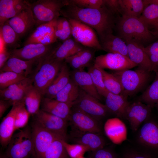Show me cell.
Instances as JSON below:
<instances>
[{"instance_id":"cell-1","label":"cell","mask_w":158,"mask_h":158,"mask_svg":"<svg viewBox=\"0 0 158 158\" xmlns=\"http://www.w3.org/2000/svg\"><path fill=\"white\" fill-rule=\"evenodd\" d=\"M60 15L66 18L79 21L93 28L99 41L115 30L117 17L106 7L97 9L81 8L68 4L60 12Z\"/></svg>"},{"instance_id":"cell-2","label":"cell","mask_w":158,"mask_h":158,"mask_svg":"<svg viewBox=\"0 0 158 158\" xmlns=\"http://www.w3.org/2000/svg\"><path fill=\"white\" fill-rule=\"evenodd\" d=\"M119 37L124 41H137L144 46L158 37L149 30L142 21L137 17L122 16L117 17L115 29Z\"/></svg>"},{"instance_id":"cell-3","label":"cell","mask_w":158,"mask_h":158,"mask_svg":"<svg viewBox=\"0 0 158 158\" xmlns=\"http://www.w3.org/2000/svg\"><path fill=\"white\" fill-rule=\"evenodd\" d=\"M4 158H29L34 156L31 129L26 126L14 134L8 145Z\"/></svg>"},{"instance_id":"cell-4","label":"cell","mask_w":158,"mask_h":158,"mask_svg":"<svg viewBox=\"0 0 158 158\" xmlns=\"http://www.w3.org/2000/svg\"><path fill=\"white\" fill-rule=\"evenodd\" d=\"M150 72L138 67L135 70L126 69L112 73L120 81L123 95L128 97L135 94L146 86L150 80Z\"/></svg>"},{"instance_id":"cell-5","label":"cell","mask_w":158,"mask_h":158,"mask_svg":"<svg viewBox=\"0 0 158 158\" xmlns=\"http://www.w3.org/2000/svg\"><path fill=\"white\" fill-rule=\"evenodd\" d=\"M67 0H39L30 3L36 27L57 19L62 8L67 5Z\"/></svg>"},{"instance_id":"cell-6","label":"cell","mask_w":158,"mask_h":158,"mask_svg":"<svg viewBox=\"0 0 158 158\" xmlns=\"http://www.w3.org/2000/svg\"><path fill=\"white\" fill-rule=\"evenodd\" d=\"M50 56L39 62L32 76L33 85L43 97L46 89L57 75L63 62L52 59Z\"/></svg>"},{"instance_id":"cell-7","label":"cell","mask_w":158,"mask_h":158,"mask_svg":"<svg viewBox=\"0 0 158 158\" xmlns=\"http://www.w3.org/2000/svg\"><path fill=\"white\" fill-rule=\"evenodd\" d=\"M61 44L57 42L49 45L30 43L21 48L9 50L10 57H15L25 61L40 62L51 55Z\"/></svg>"},{"instance_id":"cell-8","label":"cell","mask_w":158,"mask_h":158,"mask_svg":"<svg viewBox=\"0 0 158 158\" xmlns=\"http://www.w3.org/2000/svg\"><path fill=\"white\" fill-rule=\"evenodd\" d=\"M67 19L71 25L72 36L75 40L85 47L102 50L98 35L93 28L77 20Z\"/></svg>"},{"instance_id":"cell-9","label":"cell","mask_w":158,"mask_h":158,"mask_svg":"<svg viewBox=\"0 0 158 158\" xmlns=\"http://www.w3.org/2000/svg\"><path fill=\"white\" fill-rule=\"evenodd\" d=\"M68 121L72 131L99 134L102 132L99 122L73 106L71 108Z\"/></svg>"},{"instance_id":"cell-10","label":"cell","mask_w":158,"mask_h":158,"mask_svg":"<svg viewBox=\"0 0 158 158\" xmlns=\"http://www.w3.org/2000/svg\"><path fill=\"white\" fill-rule=\"evenodd\" d=\"M31 132L34 148V158H42L52 142L58 139L66 140L62 137L49 131L34 122Z\"/></svg>"},{"instance_id":"cell-11","label":"cell","mask_w":158,"mask_h":158,"mask_svg":"<svg viewBox=\"0 0 158 158\" xmlns=\"http://www.w3.org/2000/svg\"><path fill=\"white\" fill-rule=\"evenodd\" d=\"M73 106L99 122L106 116L109 112L105 105L100 103L98 100L80 88L79 96Z\"/></svg>"},{"instance_id":"cell-12","label":"cell","mask_w":158,"mask_h":158,"mask_svg":"<svg viewBox=\"0 0 158 158\" xmlns=\"http://www.w3.org/2000/svg\"><path fill=\"white\" fill-rule=\"evenodd\" d=\"M34 116L35 122L67 140V121L40 109Z\"/></svg>"},{"instance_id":"cell-13","label":"cell","mask_w":158,"mask_h":158,"mask_svg":"<svg viewBox=\"0 0 158 158\" xmlns=\"http://www.w3.org/2000/svg\"><path fill=\"white\" fill-rule=\"evenodd\" d=\"M94 64L101 69L116 71L130 69L137 65L129 58L118 53H108L96 57Z\"/></svg>"},{"instance_id":"cell-14","label":"cell","mask_w":158,"mask_h":158,"mask_svg":"<svg viewBox=\"0 0 158 158\" xmlns=\"http://www.w3.org/2000/svg\"><path fill=\"white\" fill-rule=\"evenodd\" d=\"M128 49V57L138 67L148 72L158 71L150 61L143 45L134 40L125 41Z\"/></svg>"},{"instance_id":"cell-15","label":"cell","mask_w":158,"mask_h":158,"mask_svg":"<svg viewBox=\"0 0 158 158\" xmlns=\"http://www.w3.org/2000/svg\"><path fill=\"white\" fill-rule=\"evenodd\" d=\"M57 19L36 27L25 40L24 45L32 43L49 45L57 42L54 33Z\"/></svg>"},{"instance_id":"cell-16","label":"cell","mask_w":158,"mask_h":158,"mask_svg":"<svg viewBox=\"0 0 158 158\" xmlns=\"http://www.w3.org/2000/svg\"><path fill=\"white\" fill-rule=\"evenodd\" d=\"M151 107L141 101L130 104L126 112L125 119L129 121L132 129L136 131L150 116Z\"/></svg>"},{"instance_id":"cell-17","label":"cell","mask_w":158,"mask_h":158,"mask_svg":"<svg viewBox=\"0 0 158 158\" xmlns=\"http://www.w3.org/2000/svg\"><path fill=\"white\" fill-rule=\"evenodd\" d=\"M32 85V77L26 78L6 89L0 90V99L9 101L13 105L24 102L26 90Z\"/></svg>"},{"instance_id":"cell-18","label":"cell","mask_w":158,"mask_h":158,"mask_svg":"<svg viewBox=\"0 0 158 158\" xmlns=\"http://www.w3.org/2000/svg\"><path fill=\"white\" fill-rule=\"evenodd\" d=\"M6 23L11 27L19 38L24 35L35 25L30 5Z\"/></svg>"},{"instance_id":"cell-19","label":"cell","mask_w":158,"mask_h":158,"mask_svg":"<svg viewBox=\"0 0 158 158\" xmlns=\"http://www.w3.org/2000/svg\"><path fill=\"white\" fill-rule=\"evenodd\" d=\"M70 140L75 143L82 145L92 152L103 148L105 144L100 134L92 132L81 133L71 131Z\"/></svg>"},{"instance_id":"cell-20","label":"cell","mask_w":158,"mask_h":158,"mask_svg":"<svg viewBox=\"0 0 158 158\" xmlns=\"http://www.w3.org/2000/svg\"><path fill=\"white\" fill-rule=\"evenodd\" d=\"M104 129L106 136L115 144H120L126 139V126L119 118L107 119L104 123Z\"/></svg>"},{"instance_id":"cell-21","label":"cell","mask_w":158,"mask_h":158,"mask_svg":"<svg viewBox=\"0 0 158 158\" xmlns=\"http://www.w3.org/2000/svg\"><path fill=\"white\" fill-rule=\"evenodd\" d=\"M40 62L35 61H25L13 57H10L0 69V72L10 71L21 75L25 77L35 72L33 69L35 65Z\"/></svg>"},{"instance_id":"cell-22","label":"cell","mask_w":158,"mask_h":158,"mask_svg":"<svg viewBox=\"0 0 158 158\" xmlns=\"http://www.w3.org/2000/svg\"><path fill=\"white\" fill-rule=\"evenodd\" d=\"M30 4L22 0H0V26L29 6Z\"/></svg>"},{"instance_id":"cell-23","label":"cell","mask_w":158,"mask_h":158,"mask_svg":"<svg viewBox=\"0 0 158 158\" xmlns=\"http://www.w3.org/2000/svg\"><path fill=\"white\" fill-rule=\"evenodd\" d=\"M73 106L54 99L43 97L40 109L68 121Z\"/></svg>"},{"instance_id":"cell-24","label":"cell","mask_w":158,"mask_h":158,"mask_svg":"<svg viewBox=\"0 0 158 158\" xmlns=\"http://www.w3.org/2000/svg\"><path fill=\"white\" fill-rule=\"evenodd\" d=\"M21 103L14 104L12 106L11 110L0 124V142L4 148L7 147L15 131V117L18 106Z\"/></svg>"},{"instance_id":"cell-25","label":"cell","mask_w":158,"mask_h":158,"mask_svg":"<svg viewBox=\"0 0 158 158\" xmlns=\"http://www.w3.org/2000/svg\"><path fill=\"white\" fill-rule=\"evenodd\" d=\"M128 97L123 94H116L109 92L105 97V105L109 112L118 118L125 119L126 110L130 104Z\"/></svg>"},{"instance_id":"cell-26","label":"cell","mask_w":158,"mask_h":158,"mask_svg":"<svg viewBox=\"0 0 158 158\" xmlns=\"http://www.w3.org/2000/svg\"><path fill=\"white\" fill-rule=\"evenodd\" d=\"M71 76V79L80 88L99 100H101L102 96L98 93L87 72L83 68L75 69Z\"/></svg>"},{"instance_id":"cell-27","label":"cell","mask_w":158,"mask_h":158,"mask_svg":"<svg viewBox=\"0 0 158 158\" xmlns=\"http://www.w3.org/2000/svg\"><path fill=\"white\" fill-rule=\"evenodd\" d=\"M85 47L71 37L62 42L50 57L54 60L63 61L67 58L73 55Z\"/></svg>"},{"instance_id":"cell-28","label":"cell","mask_w":158,"mask_h":158,"mask_svg":"<svg viewBox=\"0 0 158 158\" xmlns=\"http://www.w3.org/2000/svg\"><path fill=\"white\" fill-rule=\"evenodd\" d=\"M138 140L144 146L158 149V125L152 121L145 123L139 131Z\"/></svg>"},{"instance_id":"cell-29","label":"cell","mask_w":158,"mask_h":158,"mask_svg":"<svg viewBox=\"0 0 158 158\" xmlns=\"http://www.w3.org/2000/svg\"><path fill=\"white\" fill-rule=\"evenodd\" d=\"M71 78L68 67L63 62L57 75L46 90L43 97L54 99L68 83Z\"/></svg>"},{"instance_id":"cell-30","label":"cell","mask_w":158,"mask_h":158,"mask_svg":"<svg viewBox=\"0 0 158 158\" xmlns=\"http://www.w3.org/2000/svg\"><path fill=\"white\" fill-rule=\"evenodd\" d=\"M100 42L103 50L108 53L119 54L129 58L126 42L117 36L109 34Z\"/></svg>"},{"instance_id":"cell-31","label":"cell","mask_w":158,"mask_h":158,"mask_svg":"<svg viewBox=\"0 0 158 158\" xmlns=\"http://www.w3.org/2000/svg\"><path fill=\"white\" fill-rule=\"evenodd\" d=\"M96 50L85 47L73 55L67 58L65 62L75 69H83L89 66L94 56Z\"/></svg>"},{"instance_id":"cell-32","label":"cell","mask_w":158,"mask_h":158,"mask_svg":"<svg viewBox=\"0 0 158 158\" xmlns=\"http://www.w3.org/2000/svg\"><path fill=\"white\" fill-rule=\"evenodd\" d=\"M122 16L139 18L145 7L149 5L148 0H118Z\"/></svg>"},{"instance_id":"cell-33","label":"cell","mask_w":158,"mask_h":158,"mask_svg":"<svg viewBox=\"0 0 158 158\" xmlns=\"http://www.w3.org/2000/svg\"><path fill=\"white\" fill-rule=\"evenodd\" d=\"M139 18L158 37V5L150 4L146 6Z\"/></svg>"},{"instance_id":"cell-34","label":"cell","mask_w":158,"mask_h":158,"mask_svg":"<svg viewBox=\"0 0 158 158\" xmlns=\"http://www.w3.org/2000/svg\"><path fill=\"white\" fill-rule=\"evenodd\" d=\"M43 97L42 94L33 85L28 87L25 95L24 102L30 115H34L40 110Z\"/></svg>"},{"instance_id":"cell-35","label":"cell","mask_w":158,"mask_h":158,"mask_svg":"<svg viewBox=\"0 0 158 158\" xmlns=\"http://www.w3.org/2000/svg\"><path fill=\"white\" fill-rule=\"evenodd\" d=\"M80 88L71 78L66 85L54 98L59 101L73 105L79 94Z\"/></svg>"},{"instance_id":"cell-36","label":"cell","mask_w":158,"mask_h":158,"mask_svg":"<svg viewBox=\"0 0 158 158\" xmlns=\"http://www.w3.org/2000/svg\"><path fill=\"white\" fill-rule=\"evenodd\" d=\"M155 79L140 97V101L151 108L158 105V71Z\"/></svg>"},{"instance_id":"cell-37","label":"cell","mask_w":158,"mask_h":158,"mask_svg":"<svg viewBox=\"0 0 158 158\" xmlns=\"http://www.w3.org/2000/svg\"><path fill=\"white\" fill-rule=\"evenodd\" d=\"M87 72L90 75L93 84L99 95L105 97L109 92L105 86L102 74L100 68L94 64L91 65L88 67Z\"/></svg>"},{"instance_id":"cell-38","label":"cell","mask_w":158,"mask_h":158,"mask_svg":"<svg viewBox=\"0 0 158 158\" xmlns=\"http://www.w3.org/2000/svg\"><path fill=\"white\" fill-rule=\"evenodd\" d=\"M54 33L57 39L62 42L71 38L72 36L71 27L66 18L59 17L57 18Z\"/></svg>"},{"instance_id":"cell-39","label":"cell","mask_w":158,"mask_h":158,"mask_svg":"<svg viewBox=\"0 0 158 158\" xmlns=\"http://www.w3.org/2000/svg\"><path fill=\"white\" fill-rule=\"evenodd\" d=\"M100 69L105 86L108 92L114 94L123 95V89L118 78L112 73H109L103 69Z\"/></svg>"},{"instance_id":"cell-40","label":"cell","mask_w":158,"mask_h":158,"mask_svg":"<svg viewBox=\"0 0 158 158\" xmlns=\"http://www.w3.org/2000/svg\"><path fill=\"white\" fill-rule=\"evenodd\" d=\"M63 140H64L59 138L54 140L42 158H69L63 145Z\"/></svg>"},{"instance_id":"cell-41","label":"cell","mask_w":158,"mask_h":158,"mask_svg":"<svg viewBox=\"0 0 158 158\" xmlns=\"http://www.w3.org/2000/svg\"><path fill=\"white\" fill-rule=\"evenodd\" d=\"M19 38L14 30L6 23L0 26V38L6 47H15Z\"/></svg>"},{"instance_id":"cell-42","label":"cell","mask_w":158,"mask_h":158,"mask_svg":"<svg viewBox=\"0 0 158 158\" xmlns=\"http://www.w3.org/2000/svg\"><path fill=\"white\" fill-rule=\"evenodd\" d=\"M25 78L26 77L21 75L12 71L1 72L0 73V90L6 89Z\"/></svg>"},{"instance_id":"cell-43","label":"cell","mask_w":158,"mask_h":158,"mask_svg":"<svg viewBox=\"0 0 158 158\" xmlns=\"http://www.w3.org/2000/svg\"><path fill=\"white\" fill-rule=\"evenodd\" d=\"M30 115L26 108L24 102L20 103L15 117V131L27 126Z\"/></svg>"},{"instance_id":"cell-44","label":"cell","mask_w":158,"mask_h":158,"mask_svg":"<svg viewBox=\"0 0 158 158\" xmlns=\"http://www.w3.org/2000/svg\"><path fill=\"white\" fill-rule=\"evenodd\" d=\"M62 142L68 156L71 158H79L84 156L85 153L89 151L86 147L82 145L69 144L65 140H63Z\"/></svg>"},{"instance_id":"cell-45","label":"cell","mask_w":158,"mask_h":158,"mask_svg":"<svg viewBox=\"0 0 158 158\" xmlns=\"http://www.w3.org/2000/svg\"><path fill=\"white\" fill-rule=\"evenodd\" d=\"M104 0H67L68 4L81 8L97 9L104 6Z\"/></svg>"},{"instance_id":"cell-46","label":"cell","mask_w":158,"mask_h":158,"mask_svg":"<svg viewBox=\"0 0 158 158\" xmlns=\"http://www.w3.org/2000/svg\"><path fill=\"white\" fill-rule=\"evenodd\" d=\"M145 49L151 62L158 69V39L145 47Z\"/></svg>"},{"instance_id":"cell-47","label":"cell","mask_w":158,"mask_h":158,"mask_svg":"<svg viewBox=\"0 0 158 158\" xmlns=\"http://www.w3.org/2000/svg\"><path fill=\"white\" fill-rule=\"evenodd\" d=\"M104 6L106 7L117 17L121 16L118 0H104Z\"/></svg>"},{"instance_id":"cell-48","label":"cell","mask_w":158,"mask_h":158,"mask_svg":"<svg viewBox=\"0 0 158 158\" xmlns=\"http://www.w3.org/2000/svg\"><path fill=\"white\" fill-rule=\"evenodd\" d=\"M93 158H117L112 150L102 148L93 152Z\"/></svg>"},{"instance_id":"cell-49","label":"cell","mask_w":158,"mask_h":158,"mask_svg":"<svg viewBox=\"0 0 158 158\" xmlns=\"http://www.w3.org/2000/svg\"><path fill=\"white\" fill-rule=\"evenodd\" d=\"M122 158H153L147 154L134 150H129L123 154Z\"/></svg>"},{"instance_id":"cell-50","label":"cell","mask_w":158,"mask_h":158,"mask_svg":"<svg viewBox=\"0 0 158 158\" xmlns=\"http://www.w3.org/2000/svg\"><path fill=\"white\" fill-rule=\"evenodd\" d=\"M9 51L5 47L0 52V69L4 65L6 62L10 57Z\"/></svg>"},{"instance_id":"cell-51","label":"cell","mask_w":158,"mask_h":158,"mask_svg":"<svg viewBox=\"0 0 158 158\" xmlns=\"http://www.w3.org/2000/svg\"><path fill=\"white\" fill-rule=\"evenodd\" d=\"M13 104L10 102L1 99L0 100V118L3 116L7 110Z\"/></svg>"},{"instance_id":"cell-52","label":"cell","mask_w":158,"mask_h":158,"mask_svg":"<svg viewBox=\"0 0 158 158\" xmlns=\"http://www.w3.org/2000/svg\"><path fill=\"white\" fill-rule=\"evenodd\" d=\"M149 4H153L158 5V0H148Z\"/></svg>"},{"instance_id":"cell-53","label":"cell","mask_w":158,"mask_h":158,"mask_svg":"<svg viewBox=\"0 0 158 158\" xmlns=\"http://www.w3.org/2000/svg\"><path fill=\"white\" fill-rule=\"evenodd\" d=\"M79 158H90V157H84V156H83V157H82Z\"/></svg>"},{"instance_id":"cell-54","label":"cell","mask_w":158,"mask_h":158,"mask_svg":"<svg viewBox=\"0 0 158 158\" xmlns=\"http://www.w3.org/2000/svg\"><path fill=\"white\" fill-rule=\"evenodd\" d=\"M157 106V107H158V105Z\"/></svg>"}]
</instances>
